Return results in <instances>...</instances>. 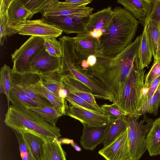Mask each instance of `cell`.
<instances>
[{"label":"cell","mask_w":160,"mask_h":160,"mask_svg":"<svg viewBox=\"0 0 160 160\" xmlns=\"http://www.w3.org/2000/svg\"><path fill=\"white\" fill-rule=\"evenodd\" d=\"M39 74L32 72L20 73L11 69L12 86L42 107L53 106L46 97L37 93L35 90L34 84Z\"/></svg>","instance_id":"cell-8"},{"label":"cell","mask_w":160,"mask_h":160,"mask_svg":"<svg viewBox=\"0 0 160 160\" xmlns=\"http://www.w3.org/2000/svg\"><path fill=\"white\" fill-rule=\"evenodd\" d=\"M42 85L49 91L63 102L68 93L62 80L61 70L54 71L40 74Z\"/></svg>","instance_id":"cell-15"},{"label":"cell","mask_w":160,"mask_h":160,"mask_svg":"<svg viewBox=\"0 0 160 160\" xmlns=\"http://www.w3.org/2000/svg\"><path fill=\"white\" fill-rule=\"evenodd\" d=\"M7 12L14 26L28 20L31 15L25 6L23 0H11Z\"/></svg>","instance_id":"cell-23"},{"label":"cell","mask_w":160,"mask_h":160,"mask_svg":"<svg viewBox=\"0 0 160 160\" xmlns=\"http://www.w3.org/2000/svg\"><path fill=\"white\" fill-rule=\"evenodd\" d=\"M21 134L34 160H42L44 141L38 137L32 134Z\"/></svg>","instance_id":"cell-29"},{"label":"cell","mask_w":160,"mask_h":160,"mask_svg":"<svg viewBox=\"0 0 160 160\" xmlns=\"http://www.w3.org/2000/svg\"><path fill=\"white\" fill-rule=\"evenodd\" d=\"M113 17L111 6L91 14L85 26V32L89 33L94 30H102L103 33L110 25Z\"/></svg>","instance_id":"cell-19"},{"label":"cell","mask_w":160,"mask_h":160,"mask_svg":"<svg viewBox=\"0 0 160 160\" xmlns=\"http://www.w3.org/2000/svg\"><path fill=\"white\" fill-rule=\"evenodd\" d=\"M112 10V21L100 39L103 57L114 58L122 52L132 42L140 23L120 6L115 7Z\"/></svg>","instance_id":"cell-2"},{"label":"cell","mask_w":160,"mask_h":160,"mask_svg":"<svg viewBox=\"0 0 160 160\" xmlns=\"http://www.w3.org/2000/svg\"><path fill=\"white\" fill-rule=\"evenodd\" d=\"M11 0H0V43L3 45L5 38L18 33L13 28L14 25L10 21L7 14V10Z\"/></svg>","instance_id":"cell-22"},{"label":"cell","mask_w":160,"mask_h":160,"mask_svg":"<svg viewBox=\"0 0 160 160\" xmlns=\"http://www.w3.org/2000/svg\"><path fill=\"white\" fill-rule=\"evenodd\" d=\"M90 0H68L60 2L65 5L75 7H86L92 2Z\"/></svg>","instance_id":"cell-42"},{"label":"cell","mask_w":160,"mask_h":160,"mask_svg":"<svg viewBox=\"0 0 160 160\" xmlns=\"http://www.w3.org/2000/svg\"><path fill=\"white\" fill-rule=\"evenodd\" d=\"M61 58L49 55L44 48L35 54L30 59V72L41 74L61 70Z\"/></svg>","instance_id":"cell-11"},{"label":"cell","mask_w":160,"mask_h":160,"mask_svg":"<svg viewBox=\"0 0 160 160\" xmlns=\"http://www.w3.org/2000/svg\"><path fill=\"white\" fill-rule=\"evenodd\" d=\"M109 124L100 127L83 124V128L80 140L82 148L85 150L93 151L98 145L102 143Z\"/></svg>","instance_id":"cell-18"},{"label":"cell","mask_w":160,"mask_h":160,"mask_svg":"<svg viewBox=\"0 0 160 160\" xmlns=\"http://www.w3.org/2000/svg\"><path fill=\"white\" fill-rule=\"evenodd\" d=\"M97 58L94 55H91L89 56L87 59V61L89 67L94 66L97 62Z\"/></svg>","instance_id":"cell-43"},{"label":"cell","mask_w":160,"mask_h":160,"mask_svg":"<svg viewBox=\"0 0 160 160\" xmlns=\"http://www.w3.org/2000/svg\"><path fill=\"white\" fill-rule=\"evenodd\" d=\"M139 37V41L137 57L140 67L144 69L151 63L152 56H153L148 38L147 21L144 26L142 34Z\"/></svg>","instance_id":"cell-21"},{"label":"cell","mask_w":160,"mask_h":160,"mask_svg":"<svg viewBox=\"0 0 160 160\" xmlns=\"http://www.w3.org/2000/svg\"><path fill=\"white\" fill-rule=\"evenodd\" d=\"M152 0H118L117 2L122 5L139 22L146 18L149 11Z\"/></svg>","instance_id":"cell-20"},{"label":"cell","mask_w":160,"mask_h":160,"mask_svg":"<svg viewBox=\"0 0 160 160\" xmlns=\"http://www.w3.org/2000/svg\"><path fill=\"white\" fill-rule=\"evenodd\" d=\"M160 105V81L153 95L141 108L137 113L140 116L148 112L156 116Z\"/></svg>","instance_id":"cell-33"},{"label":"cell","mask_w":160,"mask_h":160,"mask_svg":"<svg viewBox=\"0 0 160 160\" xmlns=\"http://www.w3.org/2000/svg\"><path fill=\"white\" fill-rule=\"evenodd\" d=\"M44 48L50 55L56 58H61L62 55V49L61 43L56 38L44 39Z\"/></svg>","instance_id":"cell-36"},{"label":"cell","mask_w":160,"mask_h":160,"mask_svg":"<svg viewBox=\"0 0 160 160\" xmlns=\"http://www.w3.org/2000/svg\"><path fill=\"white\" fill-rule=\"evenodd\" d=\"M160 76V58L153 62L149 71L144 75V89L147 91L153 81Z\"/></svg>","instance_id":"cell-38"},{"label":"cell","mask_w":160,"mask_h":160,"mask_svg":"<svg viewBox=\"0 0 160 160\" xmlns=\"http://www.w3.org/2000/svg\"><path fill=\"white\" fill-rule=\"evenodd\" d=\"M94 9L89 7H75L68 6L58 1L44 12L42 16L65 15L77 19L89 17Z\"/></svg>","instance_id":"cell-16"},{"label":"cell","mask_w":160,"mask_h":160,"mask_svg":"<svg viewBox=\"0 0 160 160\" xmlns=\"http://www.w3.org/2000/svg\"><path fill=\"white\" fill-rule=\"evenodd\" d=\"M98 153L106 160H131L127 129Z\"/></svg>","instance_id":"cell-12"},{"label":"cell","mask_w":160,"mask_h":160,"mask_svg":"<svg viewBox=\"0 0 160 160\" xmlns=\"http://www.w3.org/2000/svg\"><path fill=\"white\" fill-rule=\"evenodd\" d=\"M62 81L68 92L79 97L97 108H101L88 87L69 74L62 72Z\"/></svg>","instance_id":"cell-17"},{"label":"cell","mask_w":160,"mask_h":160,"mask_svg":"<svg viewBox=\"0 0 160 160\" xmlns=\"http://www.w3.org/2000/svg\"><path fill=\"white\" fill-rule=\"evenodd\" d=\"M65 115L78 120L82 124L90 126L102 127L111 122L109 118L104 114L96 113L70 104Z\"/></svg>","instance_id":"cell-14"},{"label":"cell","mask_w":160,"mask_h":160,"mask_svg":"<svg viewBox=\"0 0 160 160\" xmlns=\"http://www.w3.org/2000/svg\"><path fill=\"white\" fill-rule=\"evenodd\" d=\"M30 109L37 113L46 122L55 126H56L58 119L64 115L62 111L53 106L41 107Z\"/></svg>","instance_id":"cell-31"},{"label":"cell","mask_w":160,"mask_h":160,"mask_svg":"<svg viewBox=\"0 0 160 160\" xmlns=\"http://www.w3.org/2000/svg\"><path fill=\"white\" fill-rule=\"evenodd\" d=\"M44 39L31 36L11 54L13 66L12 70L24 73L30 72L29 62L36 52L44 48Z\"/></svg>","instance_id":"cell-7"},{"label":"cell","mask_w":160,"mask_h":160,"mask_svg":"<svg viewBox=\"0 0 160 160\" xmlns=\"http://www.w3.org/2000/svg\"><path fill=\"white\" fill-rule=\"evenodd\" d=\"M70 143L72 146L75 150L78 151H80L81 150V148L78 145L76 144L73 140H71Z\"/></svg>","instance_id":"cell-46"},{"label":"cell","mask_w":160,"mask_h":160,"mask_svg":"<svg viewBox=\"0 0 160 160\" xmlns=\"http://www.w3.org/2000/svg\"><path fill=\"white\" fill-rule=\"evenodd\" d=\"M9 100L12 105L22 109H30L42 107L12 86L10 92Z\"/></svg>","instance_id":"cell-28"},{"label":"cell","mask_w":160,"mask_h":160,"mask_svg":"<svg viewBox=\"0 0 160 160\" xmlns=\"http://www.w3.org/2000/svg\"><path fill=\"white\" fill-rule=\"evenodd\" d=\"M72 38L74 50L81 60H87L91 55L97 58L103 57L102 46L99 39L94 38L89 33L85 32L77 34Z\"/></svg>","instance_id":"cell-10"},{"label":"cell","mask_w":160,"mask_h":160,"mask_svg":"<svg viewBox=\"0 0 160 160\" xmlns=\"http://www.w3.org/2000/svg\"><path fill=\"white\" fill-rule=\"evenodd\" d=\"M22 160H34L30 152L26 156L22 158Z\"/></svg>","instance_id":"cell-47"},{"label":"cell","mask_w":160,"mask_h":160,"mask_svg":"<svg viewBox=\"0 0 160 160\" xmlns=\"http://www.w3.org/2000/svg\"><path fill=\"white\" fill-rule=\"evenodd\" d=\"M4 122L8 127L20 133H28L37 136L44 142L53 141L61 136L60 129L45 121L29 109L13 105L8 108Z\"/></svg>","instance_id":"cell-3"},{"label":"cell","mask_w":160,"mask_h":160,"mask_svg":"<svg viewBox=\"0 0 160 160\" xmlns=\"http://www.w3.org/2000/svg\"><path fill=\"white\" fill-rule=\"evenodd\" d=\"M145 71L140 67L137 55L118 98L114 103H117L127 115H137L145 103Z\"/></svg>","instance_id":"cell-4"},{"label":"cell","mask_w":160,"mask_h":160,"mask_svg":"<svg viewBox=\"0 0 160 160\" xmlns=\"http://www.w3.org/2000/svg\"><path fill=\"white\" fill-rule=\"evenodd\" d=\"M11 69L9 67L5 64L1 68L0 72V93H3L5 95L8 107L9 94L12 86L11 78Z\"/></svg>","instance_id":"cell-34"},{"label":"cell","mask_w":160,"mask_h":160,"mask_svg":"<svg viewBox=\"0 0 160 160\" xmlns=\"http://www.w3.org/2000/svg\"><path fill=\"white\" fill-rule=\"evenodd\" d=\"M148 19L160 23V0H152L150 8L146 18L140 23L144 26Z\"/></svg>","instance_id":"cell-39"},{"label":"cell","mask_w":160,"mask_h":160,"mask_svg":"<svg viewBox=\"0 0 160 160\" xmlns=\"http://www.w3.org/2000/svg\"><path fill=\"white\" fill-rule=\"evenodd\" d=\"M89 17L77 19L68 16L55 15L42 16V19L67 34H78L85 32V27Z\"/></svg>","instance_id":"cell-13"},{"label":"cell","mask_w":160,"mask_h":160,"mask_svg":"<svg viewBox=\"0 0 160 160\" xmlns=\"http://www.w3.org/2000/svg\"><path fill=\"white\" fill-rule=\"evenodd\" d=\"M140 116L137 114L127 115L131 160H139L147 150V135L153 122L145 116L138 122Z\"/></svg>","instance_id":"cell-6"},{"label":"cell","mask_w":160,"mask_h":160,"mask_svg":"<svg viewBox=\"0 0 160 160\" xmlns=\"http://www.w3.org/2000/svg\"><path fill=\"white\" fill-rule=\"evenodd\" d=\"M81 66L82 68L85 69H87L89 67L87 60H84L82 61Z\"/></svg>","instance_id":"cell-45"},{"label":"cell","mask_w":160,"mask_h":160,"mask_svg":"<svg viewBox=\"0 0 160 160\" xmlns=\"http://www.w3.org/2000/svg\"><path fill=\"white\" fill-rule=\"evenodd\" d=\"M13 28L19 34L34 36L44 39L57 38L63 32L62 30L48 23L42 19L27 20L14 25Z\"/></svg>","instance_id":"cell-9"},{"label":"cell","mask_w":160,"mask_h":160,"mask_svg":"<svg viewBox=\"0 0 160 160\" xmlns=\"http://www.w3.org/2000/svg\"><path fill=\"white\" fill-rule=\"evenodd\" d=\"M100 107L103 112L104 114L109 118L111 122L127 115L116 103H113L110 105L103 104Z\"/></svg>","instance_id":"cell-37"},{"label":"cell","mask_w":160,"mask_h":160,"mask_svg":"<svg viewBox=\"0 0 160 160\" xmlns=\"http://www.w3.org/2000/svg\"><path fill=\"white\" fill-rule=\"evenodd\" d=\"M13 131L18 139L20 154L22 158L26 156L29 151L22 134L15 131Z\"/></svg>","instance_id":"cell-40"},{"label":"cell","mask_w":160,"mask_h":160,"mask_svg":"<svg viewBox=\"0 0 160 160\" xmlns=\"http://www.w3.org/2000/svg\"><path fill=\"white\" fill-rule=\"evenodd\" d=\"M139 37L122 52L112 58H97L96 64L86 70L97 78L111 95L114 103L132 67L137 55Z\"/></svg>","instance_id":"cell-1"},{"label":"cell","mask_w":160,"mask_h":160,"mask_svg":"<svg viewBox=\"0 0 160 160\" xmlns=\"http://www.w3.org/2000/svg\"><path fill=\"white\" fill-rule=\"evenodd\" d=\"M66 100L69 104L87 110L95 113L104 114L101 108H97L79 97L71 93L68 92Z\"/></svg>","instance_id":"cell-35"},{"label":"cell","mask_w":160,"mask_h":160,"mask_svg":"<svg viewBox=\"0 0 160 160\" xmlns=\"http://www.w3.org/2000/svg\"><path fill=\"white\" fill-rule=\"evenodd\" d=\"M159 25H160V23H159Z\"/></svg>","instance_id":"cell-48"},{"label":"cell","mask_w":160,"mask_h":160,"mask_svg":"<svg viewBox=\"0 0 160 160\" xmlns=\"http://www.w3.org/2000/svg\"><path fill=\"white\" fill-rule=\"evenodd\" d=\"M146 147L150 156L160 155V118L153 121L148 132Z\"/></svg>","instance_id":"cell-24"},{"label":"cell","mask_w":160,"mask_h":160,"mask_svg":"<svg viewBox=\"0 0 160 160\" xmlns=\"http://www.w3.org/2000/svg\"><path fill=\"white\" fill-rule=\"evenodd\" d=\"M77 54L72 44L62 47L61 70L75 78L88 87L94 97L113 102L112 96L102 83L81 66L82 61Z\"/></svg>","instance_id":"cell-5"},{"label":"cell","mask_w":160,"mask_h":160,"mask_svg":"<svg viewBox=\"0 0 160 160\" xmlns=\"http://www.w3.org/2000/svg\"><path fill=\"white\" fill-rule=\"evenodd\" d=\"M160 81V76L153 81L149 87L147 89L145 95L146 103L154 93L159 85Z\"/></svg>","instance_id":"cell-41"},{"label":"cell","mask_w":160,"mask_h":160,"mask_svg":"<svg viewBox=\"0 0 160 160\" xmlns=\"http://www.w3.org/2000/svg\"><path fill=\"white\" fill-rule=\"evenodd\" d=\"M41 78V75L39 74L34 84L35 90L37 93L46 97L54 107L61 110L65 115L68 108L67 102H63L49 91L42 85Z\"/></svg>","instance_id":"cell-30"},{"label":"cell","mask_w":160,"mask_h":160,"mask_svg":"<svg viewBox=\"0 0 160 160\" xmlns=\"http://www.w3.org/2000/svg\"><path fill=\"white\" fill-rule=\"evenodd\" d=\"M25 6L31 13L29 19L37 13L42 14L58 2V0H23Z\"/></svg>","instance_id":"cell-32"},{"label":"cell","mask_w":160,"mask_h":160,"mask_svg":"<svg viewBox=\"0 0 160 160\" xmlns=\"http://www.w3.org/2000/svg\"><path fill=\"white\" fill-rule=\"evenodd\" d=\"M147 21L148 23V38L153 52L154 61L160 58L159 23L151 19H148Z\"/></svg>","instance_id":"cell-26"},{"label":"cell","mask_w":160,"mask_h":160,"mask_svg":"<svg viewBox=\"0 0 160 160\" xmlns=\"http://www.w3.org/2000/svg\"><path fill=\"white\" fill-rule=\"evenodd\" d=\"M42 160H67L66 153L58 139L44 142Z\"/></svg>","instance_id":"cell-27"},{"label":"cell","mask_w":160,"mask_h":160,"mask_svg":"<svg viewBox=\"0 0 160 160\" xmlns=\"http://www.w3.org/2000/svg\"><path fill=\"white\" fill-rule=\"evenodd\" d=\"M89 33L94 38L100 39L103 34V32L102 30H94Z\"/></svg>","instance_id":"cell-44"},{"label":"cell","mask_w":160,"mask_h":160,"mask_svg":"<svg viewBox=\"0 0 160 160\" xmlns=\"http://www.w3.org/2000/svg\"><path fill=\"white\" fill-rule=\"evenodd\" d=\"M127 115L112 121L109 124L102 142L103 147L108 146L127 130L128 127Z\"/></svg>","instance_id":"cell-25"}]
</instances>
